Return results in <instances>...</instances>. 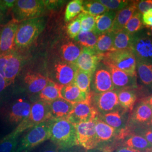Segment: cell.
<instances>
[{"label":"cell","mask_w":152,"mask_h":152,"mask_svg":"<svg viewBox=\"0 0 152 152\" xmlns=\"http://www.w3.org/2000/svg\"><path fill=\"white\" fill-rule=\"evenodd\" d=\"M23 59L15 50L0 54V76L10 85L21 71Z\"/></svg>","instance_id":"52a82bcc"},{"label":"cell","mask_w":152,"mask_h":152,"mask_svg":"<svg viewBox=\"0 0 152 152\" xmlns=\"http://www.w3.org/2000/svg\"><path fill=\"white\" fill-rule=\"evenodd\" d=\"M133 35L122 29L114 34L113 49L114 50H131Z\"/></svg>","instance_id":"f546056e"},{"label":"cell","mask_w":152,"mask_h":152,"mask_svg":"<svg viewBox=\"0 0 152 152\" xmlns=\"http://www.w3.org/2000/svg\"><path fill=\"white\" fill-rule=\"evenodd\" d=\"M106 66L108 68L110 73L114 90L120 91L125 89L134 90L137 88L136 76H130L112 65Z\"/></svg>","instance_id":"9a60e30c"},{"label":"cell","mask_w":152,"mask_h":152,"mask_svg":"<svg viewBox=\"0 0 152 152\" xmlns=\"http://www.w3.org/2000/svg\"><path fill=\"white\" fill-rule=\"evenodd\" d=\"M97 117L89 122H82L75 125L78 145L82 147L86 151L98 148V140L95 131V124Z\"/></svg>","instance_id":"9c48e42d"},{"label":"cell","mask_w":152,"mask_h":152,"mask_svg":"<svg viewBox=\"0 0 152 152\" xmlns=\"http://www.w3.org/2000/svg\"><path fill=\"white\" fill-rule=\"evenodd\" d=\"M60 150L54 143L50 141L42 145L35 152H60Z\"/></svg>","instance_id":"7bdbcfd3"},{"label":"cell","mask_w":152,"mask_h":152,"mask_svg":"<svg viewBox=\"0 0 152 152\" xmlns=\"http://www.w3.org/2000/svg\"><path fill=\"white\" fill-rule=\"evenodd\" d=\"M19 24V23L12 20L0 30V54L16 50L15 41Z\"/></svg>","instance_id":"5bb4252c"},{"label":"cell","mask_w":152,"mask_h":152,"mask_svg":"<svg viewBox=\"0 0 152 152\" xmlns=\"http://www.w3.org/2000/svg\"><path fill=\"white\" fill-rule=\"evenodd\" d=\"M78 70L75 64L66 62H58L54 65L55 78L61 86H68L75 83Z\"/></svg>","instance_id":"2e32d148"},{"label":"cell","mask_w":152,"mask_h":152,"mask_svg":"<svg viewBox=\"0 0 152 152\" xmlns=\"http://www.w3.org/2000/svg\"><path fill=\"white\" fill-rule=\"evenodd\" d=\"M117 12L108 11L96 16L95 26L94 32L98 36L109 32L112 27Z\"/></svg>","instance_id":"d4e9b609"},{"label":"cell","mask_w":152,"mask_h":152,"mask_svg":"<svg viewBox=\"0 0 152 152\" xmlns=\"http://www.w3.org/2000/svg\"><path fill=\"white\" fill-rule=\"evenodd\" d=\"M99 115L94 107L91 99L85 102L75 104L74 107L66 119L73 125L89 122L96 118Z\"/></svg>","instance_id":"7c38bea8"},{"label":"cell","mask_w":152,"mask_h":152,"mask_svg":"<svg viewBox=\"0 0 152 152\" xmlns=\"http://www.w3.org/2000/svg\"><path fill=\"white\" fill-rule=\"evenodd\" d=\"M148 152V151H146V152Z\"/></svg>","instance_id":"6f0895ef"},{"label":"cell","mask_w":152,"mask_h":152,"mask_svg":"<svg viewBox=\"0 0 152 152\" xmlns=\"http://www.w3.org/2000/svg\"><path fill=\"white\" fill-rule=\"evenodd\" d=\"M99 36L93 31L91 32H82L74 38L77 42H78L83 46V48L94 49Z\"/></svg>","instance_id":"e575fe53"},{"label":"cell","mask_w":152,"mask_h":152,"mask_svg":"<svg viewBox=\"0 0 152 152\" xmlns=\"http://www.w3.org/2000/svg\"><path fill=\"white\" fill-rule=\"evenodd\" d=\"M150 34H151V36L152 37V28H151V31H150Z\"/></svg>","instance_id":"11a10c76"},{"label":"cell","mask_w":152,"mask_h":152,"mask_svg":"<svg viewBox=\"0 0 152 152\" xmlns=\"http://www.w3.org/2000/svg\"><path fill=\"white\" fill-rule=\"evenodd\" d=\"M136 11L135 1H131L129 5L125 9L117 12L110 31L114 33L122 31Z\"/></svg>","instance_id":"7402d4cb"},{"label":"cell","mask_w":152,"mask_h":152,"mask_svg":"<svg viewBox=\"0 0 152 152\" xmlns=\"http://www.w3.org/2000/svg\"><path fill=\"white\" fill-rule=\"evenodd\" d=\"M49 104L51 120L66 119L75 105V104L63 98L58 99Z\"/></svg>","instance_id":"ffe728a7"},{"label":"cell","mask_w":152,"mask_h":152,"mask_svg":"<svg viewBox=\"0 0 152 152\" xmlns=\"http://www.w3.org/2000/svg\"><path fill=\"white\" fill-rule=\"evenodd\" d=\"M46 20L43 17L29 19L19 23L15 37V46L18 49H24L34 42L43 32Z\"/></svg>","instance_id":"7a4b0ae2"},{"label":"cell","mask_w":152,"mask_h":152,"mask_svg":"<svg viewBox=\"0 0 152 152\" xmlns=\"http://www.w3.org/2000/svg\"><path fill=\"white\" fill-rule=\"evenodd\" d=\"M92 83L94 94H101L114 90L109 71L103 68L99 69L95 72Z\"/></svg>","instance_id":"ac0fdd59"},{"label":"cell","mask_w":152,"mask_h":152,"mask_svg":"<svg viewBox=\"0 0 152 152\" xmlns=\"http://www.w3.org/2000/svg\"><path fill=\"white\" fill-rule=\"evenodd\" d=\"M113 152H145L126 147H118Z\"/></svg>","instance_id":"7dc6e473"},{"label":"cell","mask_w":152,"mask_h":152,"mask_svg":"<svg viewBox=\"0 0 152 152\" xmlns=\"http://www.w3.org/2000/svg\"><path fill=\"white\" fill-rule=\"evenodd\" d=\"M128 111L124 109L107 114H99L98 118L105 124L117 130L125 129L127 125L129 116Z\"/></svg>","instance_id":"d6986e66"},{"label":"cell","mask_w":152,"mask_h":152,"mask_svg":"<svg viewBox=\"0 0 152 152\" xmlns=\"http://www.w3.org/2000/svg\"><path fill=\"white\" fill-rule=\"evenodd\" d=\"M77 17L81 22V31H94L95 26L96 16H92L88 14L82 12Z\"/></svg>","instance_id":"74e56055"},{"label":"cell","mask_w":152,"mask_h":152,"mask_svg":"<svg viewBox=\"0 0 152 152\" xmlns=\"http://www.w3.org/2000/svg\"><path fill=\"white\" fill-rule=\"evenodd\" d=\"M147 128L152 130V117L151 120L149 122V123L147 124V126H145Z\"/></svg>","instance_id":"f5cc1de1"},{"label":"cell","mask_w":152,"mask_h":152,"mask_svg":"<svg viewBox=\"0 0 152 152\" xmlns=\"http://www.w3.org/2000/svg\"><path fill=\"white\" fill-rule=\"evenodd\" d=\"M120 146L146 152L152 148V144L142 136L131 132L121 142Z\"/></svg>","instance_id":"cb8c5ba5"},{"label":"cell","mask_w":152,"mask_h":152,"mask_svg":"<svg viewBox=\"0 0 152 152\" xmlns=\"http://www.w3.org/2000/svg\"><path fill=\"white\" fill-rule=\"evenodd\" d=\"M50 134V140L60 149L78 145L76 126L67 119L51 120Z\"/></svg>","instance_id":"6da1fadb"},{"label":"cell","mask_w":152,"mask_h":152,"mask_svg":"<svg viewBox=\"0 0 152 152\" xmlns=\"http://www.w3.org/2000/svg\"><path fill=\"white\" fill-rule=\"evenodd\" d=\"M102 61L105 65H112L130 76H136V58L131 50L109 52L103 55Z\"/></svg>","instance_id":"5b68a950"},{"label":"cell","mask_w":152,"mask_h":152,"mask_svg":"<svg viewBox=\"0 0 152 152\" xmlns=\"http://www.w3.org/2000/svg\"><path fill=\"white\" fill-rule=\"evenodd\" d=\"M1 1L7 10L12 9L16 2L15 0H1Z\"/></svg>","instance_id":"681fc988"},{"label":"cell","mask_w":152,"mask_h":152,"mask_svg":"<svg viewBox=\"0 0 152 152\" xmlns=\"http://www.w3.org/2000/svg\"><path fill=\"white\" fill-rule=\"evenodd\" d=\"M152 117V107L142 99L131 112L126 127L131 132L136 128L145 127Z\"/></svg>","instance_id":"8fae6325"},{"label":"cell","mask_w":152,"mask_h":152,"mask_svg":"<svg viewBox=\"0 0 152 152\" xmlns=\"http://www.w3.org/2000/svg\"><path fill=\"white\" fill-rule=\"evenodd\" d=\"M131 50L136 61L152 64V37L149 32L140 31L133 34Z\"/></svg>","instance_id":"ba28073f"},{"label":"cell","mask_w":152,"mask_h":152,"mask_svg":"<svg viewBox=\"0 0 152 152\" xmlns=\"http://www.w3.org/2000/svg\"><path fill=\"white\" fill-rule=\"evenodd\" d=\"M50 121L51 120L43 122L28 131L19 141L16 152H29L50 140Z\"/></svg>","instance_id":"277c9868"},{"label":"cell","mask_w":152,"mask_h":152,"mask_svg":"<svg viewBox=\"0 0 152 152\" xmlns=\"http://www.w3.org/2000/svg\"><path fill=\"white\" fill-rule=\"evenodd\" d=\"M109 11L98 1H86L83 2L82 12L94 16L102 15Z\"/></svg>","instance_id":"836d02e7"},{"label":"cell","mask_w":152,"mask_h":152,"mask_svg":"<svg viewBox=\"0 0 152 152\" xmlns=\"http://www.w3.org/2000/svg\"><path fill=\"white\" fill-rule=\"evenodd\" d=\"M61 85L53 81L49 80L47 85L39 93L40 100L50 103L55 100L61 98L60 90Z\"/></svg>","instance_id":"484cf974"},{"label":"cell","mask_w":152,"mask_h":152,"mask_svg":"<svg viewBox=\"0 0 152 152\" xmlns=\"http://www.w3.org/2000/svg\"><path fill=\"white\" fill-rule=\"evenodd\" d=\"M118 99L121 107L131 113L137 100V95L134 89L118 91Z\"/></svg>","instance_id":"f1b7e54d"},{"label":"cell","mask_w":152,"mask_h":152,"mask_svg":"<svg viewBox=\"0 0 152 152\" xmlns=\"http://www.w3.org/2000/svg\"><path fill=\"white\" fill-rule=\"evenodd\" d=\"M86 150L79 145L72 147L66 149H60V152H86Z\"/></svg>","instance_id":"bcb514c9"},{"label":"cell","mask_w":152,"mask_h":152,"mask_svg":"<svg viewBox=\"0 0 152 152\" xmlns=\"http://www.w3.org/2000/svg\"><path fill=\"white\" fill-rule=\"evenodd\" d=\"M115 33L110 31L99 36L94 50L99 54H104L114 51L113 42Z\"/></svg>","instance_id":"4316f807"},{"label":"cell","mask_w":152,"mask_h":152,"mask_svg":"<svg viewBox=\"0 0 152 152\" xmlns=\"http://www.w3.org/2000/svg\"><path fill=\"white\" fill-rule=\"evenodd\" d=\"M82 49L72 42L64 44L60 48L61 57L64 62L75 64L81 53Z\"/></svg>","instance_id":"83f0119b"},{"label":"cell","mask_w":152,"mask_h":152,"mask_svg":"<svg viewBox=\"0 0 152 152\" xmlns=\"http://www.w3.org/2000/svg\"><path fill=\"white\" fill-rule=\"evenodd\" d=\"M136 70L142 83L152 87V64L136 61Z\"/></svg>","instance_id":"4dcf8cb0"},{"label":"cell","mask_w":152,"mask_h":152,"mask_svg":"<svg viewBox=\"0 0 152 152\" xmlns=\"http://www.w3.org/2000/svg\"><path fill=\"white\" fill-rule=\"evenodd\" d=\"M91 101L99 114H107L122 109L118 102V91L115 90L101 94L91 93Z\"/></svg>","instance_id":"30bf717a"},{"label":"cell","mask_w":152,"mask_h":152,"mask_svg":"<svg viewBox=\"0 0 152 152\" xmlns=\"http://www.w3.org/2000/svg\"><path fill=\"white\" fill-rule=\"evenodd\" d=\"M132 132L142 136L149 143L152 144V130L146 127H139L131 131Z\"/></svg>","instance_id":"60d3db41"},{"label":"cell","mask_w":152,"mask_h":152,"mask_svg":"<svg viewBox=\"0 0 152 152\" xmlns=\"http://www.w3.org/2000/svg\"><path fill=\"white\" fill-rule=\"evenodd\" d=\"M104 152L103 151H100V150H99V149H94V151H92V152Z\"/></svg>","instance_id":"db71d44e"},{"label":"cell","mask_w":152,"mask_h":152,"mask_svg":"<svg viewBox=\"0 0 152 152\" xmlns=\"http://www.w3.org/2000/svg\"><path fill=\"white\" fill-rule=\"evenodd\" d=\"M64 2V1H44V4L46 9H54L61 6Z\"/></svg>","instance_id":"f6af8a7d"},{"label":"cell","mask_w":152,"mask_h":152,"mask_svg":"<svg viewBox=\"0 0 152 152\" xmlns=\"http://www.w3.org/2000/svg\"><path fill=\"white\" fill-rule=\"evenodd\" d=\"M50 79L41 73L29 72L24 78V81L29 92L37 94L41 92L48 83Z\"/></svg>","instance_id":"603a6c76"},{"label":"cell","mask_w":152,"mask_h":152,"mask_svg":"<svg viewBox=\"0 0 152 152\" xmlns=\"http://www.w3.org/2000/svg\"><path fill=\"white\" fill-rule=\"evenodd\" d=\"M31 106V103L24 99L17 100L10 108L7 121L11 124H19L29 115Z\"/></svg>","instance_id":"e0dca14e"},{"label":"cell","mask_w":152,"mask_h":152,"mask_svg":"<svg viewBox=\"0 0 152 152\" xmlns=\"http://www.w3.org/2000/svg\"><path fill=\"white\" fill-rule=\"evenodd\" d=\"M92 76V74L78 69L76 73L75 84L82 91L90 93V85Z\"/></svg>","instance_id":"1f68e13d"},{"label":"cell","mask_w":152,"mask_h":152,"mask_svg":"<svg viewBox=\"0 0 152 152\" xmlns=\"http://www.w3.org/2000/svg\"><path fill=\"white\" fill-rule=\"evenodd\" d=\"M46 10L44 1L18 0L12 9V20L21 23L41 17Z\"/></svg>","instance_id":"8992f818"},{"label":"cell","mask_w":152,"mask_h":152,"mask_svg":"<svg viewBox=\"0 0 152 152\" xmlns=\"http://www.w3.org/2000/svg\"><path fill=\"white\" fill-rule=\"evenodd\" d=\"M142 20L144 26L147 28H152V9L142 14Z\"/></svg>","instance_id":"ee69618b"},{"label":"cell","mask_w":152,"mask_h":152,"mask_svg":"<svg viewBox=\"0 0 152 152\" xmlns=\"http://www.w3.org/2000/svg\"><path fill=\"white\" fill-rule=\"evenodd\" d=\"M83 2L82 0H73L68 3L65 9V22H71L82 12Z\"/></svg>","instance_id":"d6a6232c"},{"label":"cell","mask_w":152,"mask_h":152,"mask_svg":"<svg viewBox=\"0 0 152 152\" xmlns=\"http://www.w3.org/2000/svg\"><path fill=\"white\" fill-rule=\"evenodd\" d=\"M7 11L8 10L3 5L0 0V23H1L4 20L6 16Z\"/></svg>","instance_id":"f907efd6"},{"label":"cell","mask_w":152,"mask_h":152,"mask_svg":"<svg viewBox=\"0 0 152 152\" xmlns=\"http://www.w3.org/2000/svg\"><path fill=\"white\" fill-rule=\"evenodd\" d=\"M19 141V137L8 134L0 140V152H16Z\"/></svg>","instance_id":"8d00e7d4"},{"label":"cell","mask_w":152,"mask_h":152,"mask_svg":"<svg viewBox=\"0 0 152 152\" xmlns=\"http://www.w3.org/2000/svg\"><path fill=\"white\" fill-rule=\"evenodd\" d=\"M50 120H51V115L49 104L39 100L32 104L29 115L18 125L16 129L9 135L19 137L24 131Z\"/></svg>","instance_id":"3957f363"},{"label":"cell","mask_w":152,"mask_h":152,"mask_svg":"<svg viewBox=\"0 0 152 152\" xmlns=\"http://www.w3.org/2000/svg\"><path fill=\"white\" fill-rule=\"evenodd\" d=\"M145 102H147L149 104L152 108V95H150L149 96L147 97V98L143 99Z\"/></svg>","instance_id":"816d5d0a"},{"label":"cell","mask_w":152,"mask_h":152,"mask_svg":"<svg viewBox=\"0 0 152 152\" xmlns=\"http://www.w3.org/2000/svg\"><path fill=\"white\" fill-rule=\"evenodd\" d=\"M148 152H152V148L151 149H150L148 150Z\"/></svg>","instance_id":"9f6ffc18"},{"label":"cell","mask_w":152,"mask_h":152,"mask_svg":"<svg viewBox=\"0 0 152 152\" xmlns=\"http://www.w3.org/2000/svg\"><path fill=\"white\" fill-rule=\"evenodd\" d=\"M9 86L10 85L5 80L0 76V97L2 93L5 91L6 88Z\"/></svg>","instance_id":"c3c4849f"},{"label":"cell","mask_w":152,"mask_h":152,"mask_svg":"<svg viewBox=\"0 0 152 152\" xmlns=\"http://www.w3.org/2000/svg\"><path fill=\"white\" fill-rule=\"evenodd\" d=\"M144 27L142 14L136 11L123 29L131 35L139 32Z\"/></svg>","instance_id":"d590c367"},{"label":"cell","mask_w":152,"mask_h":152,"mask_svg":"<svg viewBox=\"0 0 152 152\" xmlns=\"http://www.w3.org/2000/svg\"><path fill=\"white\" fill-rule=\"evenodd\" d=\"M103 59V55L98 54L94 49L82 48L81 53L75 64L80 70L93 75L98 63Z\"/></svg>","instance_id":"4fadbf2b"},{"label":"cell","mask_w":152,"mask_h":152,"mask_svg":"<svg viewBox=\"0 0 152 152\" xmlns=\"http://www.w3.org/2000/svg\"><path fill=\"white\" fill-rule=\"evenodd\" d=\"M100 3L106 7L109 11H120L127 6L129 5L131 1L124 0H100Z\"/></svg>","instance_id":"f35d334b"},{"label":"cell","mask_w":152,"mask_h":152,"mask_svg":"<svg viewBox=\"0 0 152 152\" xmlns=\"http://www.w3.org/2000/svg\"><path fill=\"white\" fill-rule=\"evenodd\" d=\"M81 32V22L78 17L70 22L67 26V33L71 38H76Z\"/></svg>","instance_id":"ab89813d"},{"label":"cell","mask_w":152,"mask_h":152,"mask_svg":"<svg viewBox=\"0 0 152 152\" xmlns=\"http://www.w3.org/2000/svg\"><path fill=\"white\" fill-rule=\"evenodd\" d=\"M135 4L137 11L141 14L152 9V0L135 1Z\"/></svg>","instance_id":"b9f144b4"},{"label":"cell","mask_w":152,"mask_h":152,"mask_svg":"<svg viewBox=\"0 0 152 152\" xmlns=\"http://www.w3.org/2000/svg\"><path fill=\"white\" fill-rule=\"evenodd\" d=\"M60 94L61 98L73 104L85 102L90 100L91 98V92L86 93L82 91L75 83L62 86Z\"/></svg>","instance_id":"44dd1931"}]
</instances>
